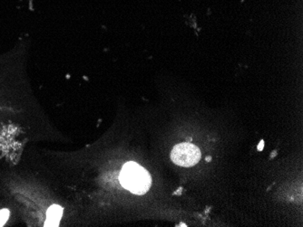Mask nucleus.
Listing matches in <instances>:
<instances>
[{
	"instance_id": "nucleus-1",
	"label": "nucleus",
	"mask_w": 303,
	"mask_h": 227,
	"mask_svg": "<svg viewBox=\"0 0 303 227\" xmlns=\"http://www.w3.org/2000/svg\"><path fill=\"white\" fill-rule=\"evenodd\" d=\"M120 183L125 189L135 195H143L152 185L148 171L135 162H127L120 172Z\"/></svg>"
},
{
	"instance_id": "nucleus-2",
	"label": "nucleus",
	"mask_w": 303,
	"mask_h": 227,
	"mask_svg": "<svg viewBox=\"0 0 303 227\" xmlns=\"http://www.w3.org/2000/svg\"><path fill=\"white\" fill-rule=\"evenodd\" d=\"M201 158L199 148L188 142L181 143L173 147L171 152L172 161L181 166L189 168L196 165Z\"/></svg>"
},
{
	"instance_id": "nucleus-3",
	"label": "nucleus",
	"mask_w": 303,
	"mask_h": 227,
	"mask_svg": "<svg viewBox=\"0 0 303 227\" xmlns=\"http://www.w3.org/2000/svg\"><path fill=\"white\" fill-rule=\"evenodd\" d=\"M63 214V208L58 205H53L46 212L45 226H58Z\"/></svg>"
},
{
	"instance_id": "nucleus-4",
	"label": "nucleus",
	"mask_w": 303,
	"mask_h": 227,
	"mask_svg": "<svg viewBox=\"0 0 303 227\" xmlns=\"http://www.w3.org/2000/svg\"><path fill=\"white\" fill-rule=\"evenodd\" d=\"M9 216V211L7 209H3L0 211V226H3L7 221Z\"/></svg>"
},
{
	"instance_id": "nucleus-5",
	"label": "nucleus",
	"mask_w": 303,
	"mask_h": 227,
	"mask_svg": "<svg viewBox=\"0 0 303 227\" xmlns=\"http://www.w3.org/2000/svg\"><path fill=\"white\" fill-rule=\"evenodd\" d=\"M206 160H207V161H211V160H212V158H210V157H207V158H206Z\"/></svg>"
}]
</instances>
